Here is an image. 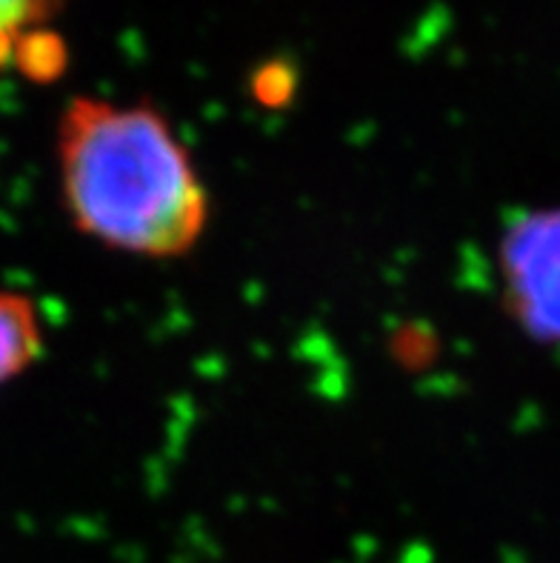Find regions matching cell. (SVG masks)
I'll list each match as a JSON object with an SVG mask.
<instances>
[{"label":"cell","instance_id":"6da1fadb","mask_svg":"<svg viewBox=\"0 0 560 563\" xmlns=\"http://www.w3.org/2000/svg\"><path fill=\"white\" fill-rule=\"evenodd\" d=\"M55 161L66 218L107 250L175 261L209 227L198 166L155 103L72 98L57 118Z\"/></svg>","mask_w":560,"mask_h":563},{"label":"cell","instance_id":"7a4b0ae2","mask_svg":"<svg viewBox=\"0 0 560 563\" xmlns=\"http://www.w3.org/2000/svg\"><path fill=\"white\" fill-rule=\"evenodd\" d=\"M506 312L538 343L560 346V207L518 214L501 238Z\"/></svg>","mask_w":560,"mask_h":563},{"label":"cell","instance_id":"3957f363","mask_svg":"<svg viewBox=\"0 0 560 563\" xmlns=\"http://www.w3.org/2000/svg\"><path fill=\"white\" fill-rule=\"evenodd\" d=\"M46 327L35 298L0 289V389L41 361Z\"/></svg>","mask_w":560,"mask_h":563},{"label":"cell","instance_id":"277c9868","mask_svg":"<svg viewBox=\"0 0 560 563\" xmlns=\"http://www.w3.org/2000/svg\"><path fill=\"white\" fill-rule=\"evenodd\" d=\"M66 0H0V69L18 64L23 41L50 29Z\"/></svg>","mask_w":560,"mask_h":563},{"label":"cell","instance_id":"5b68a950","mask_svg":"<svg viewBox=\"0 0 560 563\" xmlns=\"http://www.w3.org/2000/svg\"><path fill=\"white\" fill-rule=\"evenodd\" d=\"M18 69L32 80H52L55 75H61L66 66V46L61 43V37L50 29L35 32L23 41L21 52H18Z\"/></svg>","mask_w":560,"mask_h":563}]
</instances>
